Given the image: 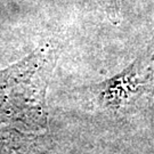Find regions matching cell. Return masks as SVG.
<instances>
[{
    "label": "cell",
    "instance_id": "obj_2",
    "mask_svg": "<svg viewBox=\"0 0 154 154\" xmlns=\"http://www.w3.org/2000/svg\"><path fill=\"white\" fill-rule=\"evenodd\" d=\"M99 110L127 113L143 109L154 97V38L142 56L110 80L88 88Z\"/></svg>",
    "mask_w": 154,
    "mask_h": 154
},
{
    "label": "cell",
    "instance_id": "obj_3",
    "mask_svg": "<svg viewBox=\"0 0 154 154\" xmlns=\"http://www.w3.org/2000/svg\"><path fill=\"white\" fill-rule=\"evenodd\" d=\"M105 1H106V4L109 5L111 9L114 13H116V7L119 8V0H105Z\"/></svg>",
    "mask_w": 154,
    "mask_h": 154
},
{
    "label": "cell",
    "instance_id": "obj_1",
    "mask_svg": "<svg viewBox=\"0 0 154 154\" xmlns=\"http://www.w3.org/2000/svg\"><path fill=\"white\" fill-rule=\"evenodd\" d=\"M55 61L56 50L44 46L0 71V123L33 131L46 128V90Z\"/></svg>",
    "mask_w": 154,
    "mask_h": 154
}]
</instances>
